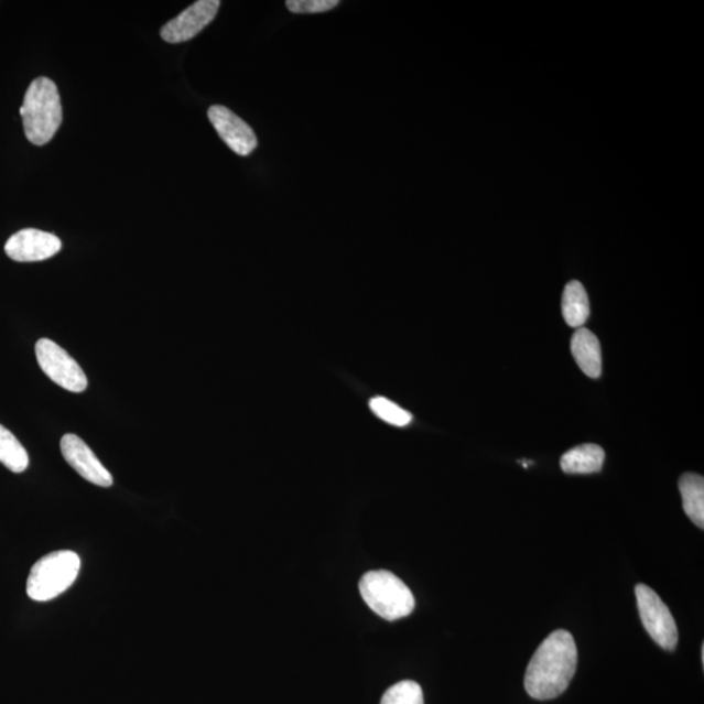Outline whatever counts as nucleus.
I'll return each mask as SVG.
<instances>
[{
    "label": "nucleus",
    "instance_id": "obj_1",
    "mask_svg": "<svg viewBox=\"0 0 704 704\" xmlns=\"http://www.w3.org/2000/svg\"><path fill=\"white\" fill-rule=\"evenodd\" d=\"M577 663V646L571 632L553 631L530 660L524 675L526 692L538 701L557 698L571 685Z\"/></svg>",
    "mask_w": 704,
    "mask_h": 704
},
{
    "label": "nucleus",
    "instance_id": "obj_2",
    "mask_svg": "<svg viewBox=\"0 0 704 704\" xmlns=\"http://www.w3.org/2000/svg\"><path fill=\"white\" fill-rule=\"evenodd\" d=\"M25 137L34 145H45L55 137L63 120L58 88L47 77H39L28 88L20 108Z\"/></svg>",
    "mask_w": 704,
    "mask_h": 704
},
{
    "label": "nucleus",
    "instance_id": "obj_3",
    "mask_svg": "<svg viewBox=\"0 0 704 704\" xmlns=\"http://www.w3.org/2000/svg\"><path fill=\"white\" fill-rule=\"evenodd\" d=\"M82 561L73 551L46 554L32 567L26 581V594L34 602H50L74 585Z\"/></svg>",
    "mask_w": 704,
    "mask_h": 704
},
{
    "label": "nucleus",
    "instance_id": "obj_4",
    "mask_svg": "<svg viewBox=\"0 0 704 704\" xmlns=\"http://www.w3.org/2000/svg\"><path fill=\"white\" fill-rule=\"evenodd\" d=\"M360 594L368 607L388 621L408 617L415 608V597L393 573L369 572L360 580Z\"/></svg>",
    "mask_w": 704,
    "mask_h": 704
},
{
    "label": "nucleus",
    "instance_id": "obj_5",
    "mask_svg": "<svg viewBox=\"0 0 704 704\" xmlns=\"http://www.w3.org/2000/svg\"><path fill=\"white\" fill-rule=\"evenodd\" d=\"M639 616L653 641L665 651H673L679 643V629L671 610L653 589L643 583L636 586Z\"/></svg>",
    "mask_w": 704,
    "mask_h": 704
},
{
    "label": "nucleus",
    "instance_id": "obj_6",
    "mask_svg": "<svg viewBox=\"0 0 704 704\" xmlns=\"http://www.w3.org/2000/svg\"><path fill=\"white\" fill-rule=\"evenodd\" d=\"M35 357L50 380L73 393H83L88 379L78 362L54 340L42 338L35 344Z\"/></svg>",
    "mask_w": 704,
    "mask_h": 704
},
{
    "label": "nucleus",
    "instance_id": "obj_7",
    "mask_svg": "<svg viewBox=\"0 0 704 704\" xmlns=\"http://www.w3.org/2000/svg\"><path fill=\"white\" fill-rule=\"evenodd\" d=\"M219 6V0H198L186 11H183L180 17L162 26V40L169 44H182V42L196 37L205 26H208L216 19Z\"/></svg>",
    "mask_w": 704,
    "mask_h": 704
},
{
    "label": "nucleus",
    "instance_id": "obj_8",
    "mask_svg": "<svg viewBox=\"0 0 704 704\" xmlns=\"http://www.w3.org/2000/svg\"><path fill=\"white\" fill-rule=\"evenodd\" d=\"M61 451L67 464L85 480L102 488L112 486V475L99 462L94 451L84 443V440L67 433L61 440Z\"/></svg>",
    "mask_w": 704,
    "mask_h": 704
},
{
    "label": "nucleus",
    "instance_id": "obj_9",
    "mask_svg": "<svg viewBox=\"0 0 704 704\" xmlns=\"http://www.w3.org/2000/svg\"><path fill=\"white\" fill-rule=\"evenodd\" d=\"M208 118L219 138L234 153L246 156L258 148L259 141L252 128L225 106H212Z\"/></svg>",
    "mask_w": 704,
    "mask_h": 704
},
{
    "label": "nucleus",
    "instance_id": "obj_10",
    "mask_svg": "<svg viewBox=\"0 0 704 704\" xmlns=\"http://www.w3.org/2000/svg\"><path fill=\"white\" fill-rule=\"evenodd\" d=\"M62 250V241L56 235L37 229H25L7 240L4 251L18 262L44 261Z\"/></svg>",
    "mask_w": 704,
    "mask_h": 704
},
{
    "label": "nucleus",
    "instance_id": "obj_11",
    "mask_svg": "<svg viewBox=\"0 0 704 704\" xmlns=\"http://www.w3.org/2000/svg\"><path fill=\"white\" fill-rule=\"evenodd\" d=\"M572 354L583 373L592 379H597L602 375V347L599 339L592 331L580 328L574 333Z\"/></svg>",
    "mask_w": 704,
    "mask_h": 704
},
{
    "label": "nucleus",
    "instance_id": "obj_12",
    "mask_svg": "<svg viewBox=\"0 0 704 704\" xmlns=\"http://www.w3.org/2000/svg\"><path fill=\"white\" fill-rule=\"evenodd\" d=\"M606 459V452L595 444H585L566 452L561 458V468L566 474L599 473Z\"/></svg>",
    "mask_w": 704,
    "mask_h": 704
},
{
    "label": "nucleus",
    "instance_id": "obj_13",
    "mask_svg": "<svg viewBox=\"0 0 704 704\" xmlns=\"http://www.w3.org/2000/svg\"><path fill=\"white\" fill-rule=\"evenodd\" d=\"M682 505L686 516L704 529V479L698 474L689 473L680 479Z\"/></svg>",
    "mask_w": 704,
    "mask_h": 704
},
{
    "label": "nucleus",
    "instance_id": "obj_14",
    "mask_svg": "<svg viewBox=\"0 0 704 704\" xmlns=\"http://www.w3.org/2000/svg\"><path fill=\"white\" fill-rule=\"evenodd\" d=\"M563 316L572 328H582L589 316V302L585 288L578 281L566 284L563 295Z\"/></svg>",
    "mask_w": 704,
    "mask_h": 704
},
{
    "label": "nucleus",
    "instance_id": "obj_15",
    "mask_svg": "<svg viewBox=\"0 0 704 704\" xmlns=\"http://www.w3.org/2000/svg\"><path fill=\"white\" fill-rule=\"evenodd\" d=\"M0 464L15 474L24 473L30 466V455H28L25 447L2 424H0Z\"/></svg>",
    "mask_w": 704,
    "mask_h": 704
},
{
    "label": "nucleus",
    "instance_id": "obj_16",
    "mask_svg": "<svg viewBox=\"0 0 704 704\" xmlns=\"http://www.w3.org/2000/svg\"><path fill=\"white\" fill-rule=\"evenodd\" d=\"M369 408H371L377 418H380L381 421L391 425L407 426L412 422L410 412L398 407L397 403L389 401L388 398H373V400L369 402Z\"/></svg>",
    "mask_w": 704,
    "mask_h": 704
},
{
    "label": "nucleus",
    "instance_id": "obj_17",
    "mask_svg": "<svg viewBox=\"0 0 704 704\" xmlns=\"http://www.w3.org/2000/svg\"><path fill=\"white\" fill-rule=\"evenodd\" d=\"M381 704H424L423 690L415 681L398 682L382 695Z\"/></svg>",
    "mask_w": 704,
    "mask_h": 704
},
{
    "label": "nucleus",
    "instance_id": "obj_18",
    "mask_svg": "<svg viewBox=\"0 0 704 704\" xmlns=\"http://www.w3.org/2000/svg\"><path fill=\"white\" fill-rule=\"evenodd\" d=\"M338 0H288L286 7L293 13H323L336 9Z\"/></svg>",
    "mask_w": 704,
    "mask_h": 704
}]
</instances>
